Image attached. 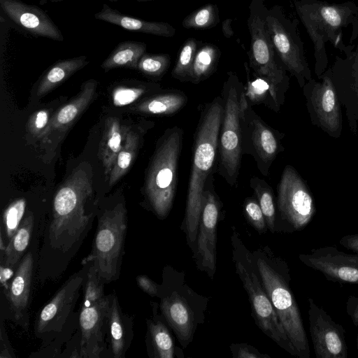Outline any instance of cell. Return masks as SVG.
Instances as JSON below:
<instances>
[{"label":"cell","instance_id":"24","mask_svg":"<svg viewBox=\"0 0 358 358\" xmlns=\"http://www.w3.org/2000/svg\"><path fill=\"white\" fill-rule=\"evenodd\" d=\"M94 17L139 33L164 37H171L176 34V29L167 22H150L133 17L110 8L107 4H103L101 10L94 15Z\"/></svg>","mask_w":358,"mask_h":358},{"label":"cell","instance_id":"18","mask_svg":"<svg viewBox=\"0 0 358 358\" xmlns=\"http://www.w3.org/2000/svg\"><path fill=\"white\" fill-rule=\"evenodd\" d=\"M299 258L329 281L358 285V253L348 254L331 245L313 249Z\"/></svg>","mask_w":358,"mask_h":358},{"label":"cell","instance_id":"19","mask_svg":"<svg viewBox=\"0 0 358 358\" xmlns=\"http://www.w3.org/2000/svg\"><path fill=\"white\" fill-rule=\"evenodd\" d=\"M1 14L8 22L35 36L62 41L64 36L45 11L20 0H0Z\"/></svg>","mask_w":358,"mask_h":358},{"label":"cell","instance_id":"27","mask_svg":"<svg viewBox=\"0 0 358 358\" xmlns=\"http://www.w3.org/2000/svg\"><path fill=\"white\" fill-rule=\"evenodd\" d=\"M244 65L247 74L245 96L248 103L251 106L264 104L269 109L278 112L285 102V97H283L266 79L255 75L254 79H251L249 64L245 62Z\"/></svg>","mask_w":358,"mask_h":358},{"label":"cell","instance_id":"32","mask_svg":"<svg viewBox=\"0 0 358 358\" xmlns=\"http://www.w3.org/2000/svg\"><path fill=\"white\" fill-rule=\"evenodd\" d=\"M33 227L34 216L29 213L22 220L17 231L6 244L2 264L13 269L17 268L29 244Z\"/></svg>","mask_w":358,"mask_h":358},{"label":"cell","instance_id":"17","mask_svg":"<svg viewBox=\"0 0 358 358\" xmlns=\"http://www.w3.org/2000/svg\"><path fill=\"white\" fill-rule=\"evenodd\" d=\"M212 174L208 179L202 199L197 234V259L201 268L213 277L216 268L217 222L221 203L215 192Z\"/></svg>","mask_w":358,"mask_h":358},{"label":"cell","instance_id":"37","mask_svg":"<svg viewBox=\"0 0 358 358\" xmlns=\"http://www.w3.org/2000/svg\"><path fill=\"white\" fill-rule=\"evenodd\" d=\"M218 22L217 7L208 3L188 15L182 24L186 29H206L215 26Z\"/></svg>","mask_w":358,"mask_h":358},{"label":"cell","instance_id":"40","mask_svg":"<svg viewBox=\"0 0 358 358\" xmlns=\"http://www.w3.org/2000/svg\"><path fill=\"white\" fill-rule=\"evenodd\" d=\"M245 215L250 224L259 233L266 231V223L257 199L247 197L244 201Z\"/></svg>","mask_w":358,"mask_h":358},{"label":"cell","instance_id":"2","mask_svg":"<svg viewBox=\"0 0 358 358\" xmlns=\"http://www.w3.org/2000/svg\"><path fill=\"white\" fill-rule=\"evenodd\" d=\"M92 195V176L77 167L54 197L52 217L47 234L51 250L67 253L83 237L93 215V213L86 210Z\"/></svg>","mask_w":358,"mask_h":358},{"label":"cell","instance_id":"43","mask_svg":"<svg viewBox=\"0 0 358 358\" xmlns=\"http://www.w3.org/2000/svg\"><path fill=\"white\" fill-rule=\"evenodd\" d=\"M138 287L151 296H158L160 293V285L152 280L145 275H140L136 278Z\"/></svg>","mask_w":358,"mask_h":358},{"label":"cell","instance_id":"8","mask_svg":"<svg viewBox=\"0 0 358 358\" xmlns=\"http://www.w3.org/2000/svg\"><path fill=\"white\" fill-rule=\"evenodd\" d=\"M268 9L263 0H251L248 18L250 34L249 66L253 75L266 79L285 97L289 78L274 49L267 28Z\"/></svg>","mask_w":358,"mask_h":358},{"label":"cell","instance_id":"48","mask_svg":"<svg viewBox=\"0 0 358 358\" xmlns=\"http://www.w3.org/2000/svg\"><path fill=\"white\" fill-rule=\"evenodd\" d=\"M232 20L226 19L222 22V30L224 37L230 38L234 35V31L231 27Z\"/></svg>","mask_w":358,"mask_h":358},{"label":"cell","instance_id":"35","mask_svg":"<svg viewBox=\"0 0 358 358\" xmlns=\"http://www.w3.org/2000/svg\"><path fill=\"white\" fill-rule=\"evenodd\" d=\"M161 90V86L154 83L131 87L119 86L113 92V103L116 106H124L134 103L144 95H150Z\"/></svg>","mask_w":358,"mask_h":358},{"label":"cell","instance_id":"31","mask_svg":"<svg viewBox=\"0 0 358 358\" xmlns=\"http://www.w3.org/2000/svg\"><path fill=\"white\" fill-rule=\"evenodd\" d=\"M148 348L150 357L173 358L175 346L173 337L166 325L156 317L148 320Z\"/></svg>","mask_w":358,"mask_h":358},{"label":"cell","instance_id":"13","mask_svg":"<svg viewBox=\"0 0 358 358\" xmlns=\"http://www.w3.org/2000/svg\"><path fill=\"white\" fill-rule=\"evenodd\" d=\"M236 272L243 282L259 328L292 355L296 352L289 341L264 286L256 273L241 261L236 262Z\"/></svg>","mask_w":358,"mask_h":358},{"label":"cell","instance_id":"26","mask_svg":"<svg viewBox=\"0 0 358 358\" xmlns=\"http://www.w3.org/2000/svg\"><path fill=\"white\" fill-rule=\"evenodd\" d=\"M132 324L129 323V317L124 315L115 294L110 295V304L108 313V329L112 356L114 358L124 357L132 338Z\"/></svg>","mask_w":358,"mask_h":358},{"label":"cell","instance_id":"12","mask_svg":"<svg viewBox=\"0 0 358 358\" xmlns=\"http://www.w3.org/2000/svg\"><path fill=\"white\" fill-rule=\"evenodd\" d=\"M278 208L283 220L295 230H302L315 214L312 193L297 171L287 165L278 186Z\"/></svg>","mask_w":358,"mask_h":358},{"label":"cell","instance_id":"6","mask_svg":"<svg viewBox=\"0 0 358 358\" xmlns=\"http://www.w3.org/2000/svg\"><path fill=\"white\" fill-rule=\"evenodd\" d=\"M256 265L263 286L296 350V357L309 358L308 337L298 304L289 285L287 268L285 266L282 270L276 269L262 258L257 259Z\"/></svg>","mask_w":358,"mask_h":358},{"label":"cell","instance_id":"39","mask_svg":"<svg viewBox=\"0 0 358 358\" xmlns=\"http://www.w3.org/2000/svg\"><path fill=\"white\" fill-rule=\"evenodd\" d=\"M26 205L24 198L17 199L10 203L3 213V220L8 242L15 235L22 222Z\"/></svg>","mask_w":358,"mask_h":358},{"label":"cell","instance_id":"46","mask_svg":"<svg viewBox=\"0 0 358 358\" xmlns=\"http://www.w3.org/2000/svg\"><path fill=\"white\" fill-rule=\"evenodd\" d=\"M14 269L10 267L6 266L3 264H1L0 268V280L2 286L4 288L5 292L8 290L9 286L8 285V281L14 276Z\"/></svg>","mask_w":358,"mask_h":358},{"label":"cell","instance_id":"21","mask_svg":"<svg viewBox=\"0 0 358 358\" xmlns=\"http://www.w3.org/2000/svg\"><path fill=\"white\" fill-rule=\"evenodd\" d=\"M34 271L32 252H27L18 264L6 296L16 322L27 324V312Z\"/></svg>","mask_w":358,"mask_h":358},{"label":"cell","instance_id":"50","mask_svg":"<svg viewBox=\"0 0 358 358\" xmlns=\"http://www.w3.org/2000/svg\"><path fill=\"white\" fill-rule=\"evenodd\" d=\"M148 1H152V0H137V1H139V2Z\"/></svg>","mask_w":358,"mask_h":358},{"label":"cell","instance_id":"41","mask_svg":"<svg viewBox=\"0 0 358 358\" xmlns=\"http://www.w3.org/2000/svg\"><path fill=\"white\" fill-rule=\"evenodd\" d=\"M52 115L48 109H41L33 113L28 121V129L34 137L43 138L48 128Z\"/></svg>","mask_w":358,"mask_h":358},{"label":"cell","instance_id":"47","mask_svg":"<svg viewBox=\"0 0 358 358\" xmlns=\"http://www.w3.org/2000/svg\"><path fill=\"white\" fill-rule=\"evenodd\" d=\"M7 338L6 336V332H4V329H3V327H1V338L3 339L5 342V344H3V343H1V355H0V357H13V355L10 354V350L11 348H8L7 347V344H8V341L6 340V338Z\"/></svg>","mask_w":358,"mask_h":358},{"label":"cell","instance_id":"30","mask_svg":"<svg viewBox=\"0 0 358 358\" xmlns=\"http://www.w3.org/2000/svg\"><path fill=\"white\" fill-rule=\"evenodd\" d=\"M146 47L143 42H122L115 48L101 66L105 71L115 68L137 69L138 61L145 53Z\"/></svg>","mask_w":358,"mask_h":358},{"label":"cell","instance_id":"4","mask_svg":"<svg viewBox=\"0 0 358 358\" xmlns=\"http://www.w3.org/2000/svg\"><path fill=\"white\" fill-rule=\"evenodd\" d=\"M221 97L222 117L218 140L217 171L231 187H236L239 176L242 151V129L246 105L245 85L238 76L227 72Z\"/></svg>","mask_w":358,"mask_h":358},{"label":"cell","instance_id":"15","mask_svg":"<svg viewBox=\"0 0 358 358\" xmlns=\"http://www.w3.org/2000/svg\"><path fill=\"white\" fill-rule=\"evenodd\" d=\"M71 275L54 297L40 311L35 332L43 338L62 331L69 315L73 313L82 285L85 281L90 264Z\"/></svg>","mask_w":358,"mask_h":358},{"label":"cell","instance_id":"20","mask_svg":"<svg viewBox=\"0 0 358 358\" xmlns=\"http://www.w3.org/2000/svg\"><path fill=\"white\" fill-rule=\"evenodd\" d=\"M159 308L168 325L176 335L183 348L192 341L197 322L193 303L182 295L181 292H164L160 285Z\"/></svg>","mask_w":358,"mask_h":358},{"label":"cell","instance_id":"33","mask_svg":"<svg viewBox=\"0 0 358 358\" xmlns=\"http://www.w3.org/2000/svg\"><path fill=\"white\" fill-rule=\"evenodd\" d=\"M220 51L212 44H205L196 52L189 82L197 85L208 78L216 70Z\"/></svg>","mask_w":358,"mask_h":358},{"label":"cell","instance_id":"23","mask_svg":"<svg viewBox=\"0 0 358 358\" xmlns=\"http://www.w3.org/2000/svg\"><path fill=\"white\" fill-rule=\"evenodd\" d=\"M184 92L178 89L161 90L148 95L131 108L137 113L148 116H171L187 103Z\"/></svg>","mask_w":358,"mask_h":358},{"label":"cell","instance_id":"45","mask_svg":"<svg viewBox=\"0 0 358 358\" xmlns=\"http://www.w3.org/2000/svg\"><path fill=\"white\" fill-rule=\"evenodd\" d=\"M339 243L346 249L358 253V234L346 235L341 238Z\"/></svg>","mask_w":358,"mask_h":358},{"label":"cell","instance_id":"34","mask_svg":"<svg viewBox=\"0 0 358 358\" xmlns=\"http://www.w3.org/2000/svg\"><path fill=\"white\" fill-rule=\"evenodd\" d=\"M250 185L262 210L267 227L273 232L275 224V206L272 187L266 180L257 176L250 178Z\"/></svg>","mask_w":358,"mask_h":358},{"label":"cell","instance_id":"16","mask_svg":"<svg viewBox=\"0 0 358 358\" xmlns=\"http://www.w3.org/2000/svg\"><path fill=\"white\" fill-rule=\"evenodd\" d=\"M309 331L317 358H346L348 346L343 327L308 298Z\"/></svg>","mask_w":358,"mask_h":358},{"label":"cell","instance_id":"44","mask_svg":"<svg viewBox=\"0 0 358 358\" xmlns=\"http://www.w3.org/2000/svg\"><path fill=\"white\" fill-rule=\"evenodd\" d=\"M346 313L352 323L358 326V296H350L345 303Z\"/></svg>","mask_w":358,"mask_h":358},{"label":"cell","instance_id":"14","mask_svg":"<svg viewBox=\"0 0 358 358\" xmlns=\"http://www.w3.org/2000/svg\"><path fill=\"white\" fill-rule=\"evenodd\" d=\"M322 81L311 79L303 87L312 124L329 136L339 138L342 132L341 102L331 77L324 74Z\"/></svg>","mask_w":358,"mask_h":358},{"label":"cell","instance_id":"51","mask_svg":"<svg viewBox=\"0 0 358 358\" xmlns=\"http://www.w3.org/2000/svg\"><path fill=\"white\" fill-rule=\"evenodd\" d=\"M357 350H358V335L357 336Z\"/></svg>","mask_w":358,"mask_h":358},{"label":"cell","instance_id":"9","mask_svg":"<svg viewBox=\"0 0 358 358\" xmlns=\"http://www.w3.org/2000/svg\"><path fill=\"white\" fill-rule=\"evenodd\" d=\"M104 284L94 266L90 264L79 315L81 331L79 357L99 358L103 352L110 304V295H104Z\"/></svg>","mask_w":358,"mask_h":358},{"label":"cell","instance_id":"42","mask_svg":"<svg viewBox=\"0 0 358 358\" xmlns=\"http://www.w3.org/2000/svg\"><path fill=\"white\" fill-rule=\"evenodd\" d=\"M234 357L238 358H262L269 357L268 355L261 354L256 348L245 345L238 344L231 346Z\"/></svg>","mask_w":358,"mask_h":358},{"label":"cell","instance_id":"10","mask_svg":"<svg viewBox=\"0 0 358 358\" xmlns=\"http://www.w3.org/2000/svg\"><path fill=\"white\" fill-rule=\"evenodd\" d=\"M266 25L279 59L287 71L303 88L312 76L296 21L291 20L285 15L281 6L275 5L268 9Z\"/></svg>","mask_w":358,"mask_h":358},{"label":"cell","instance_id":"38","mask_svg":"<svg viewBox=\"0 0 358 358\" xmlns=\"http://www.w3.org/2000/svg\"><path fill=\"white\" fill-rule=\"evenodd\" d=\"M170 61L167 54L145 53L138 61L137 70L147 76L161 78L169 69Z\"/></svg>","mask_w":358,"mask_h":358},{"label":"cell","instance_id":"1","mask_svg":"<svg viewBox=\"0 0 358 358\" xmlns=\"http://www.w3.org/2000/svg\"><path fill=\"white\" fill-rule=\"evenodd\" d=\"M222 111L221 96L207 103L202 109L194 135L185 217L190 245L197 237L206 183L215 171Z\"/></svg>","mask_w":358,"mask_h":358},{"label":"cell","instance_id":"52","mask_svg":"<svg viewBox=\"0 0 358 358\" xmlns=\"http://www.w3.org/2000/svg\"><path fill=\"white\" fill-rule=\"evenodd\" d=\"M110 1H119V0H108Z\"/></svg>","mask_w":358,"mask_h":358},{"label":"cell","instance_id":"25","mask_svg":"<svg viewBox=\"0 0 358 358\" xmlns=\"http://www.w3.org/2000/svg\"><path fill=\"white\" fill-rule=\"evenodd\" d=\"M127 129L121 124L116 117H110L105 121L99 147V157L108 180L116 157L123 146Z\"/></svg>","mask_w":358,"mask_h":358},{"label":"cell","instance_id":"22","mask_svg":"<svg viewBox=\"0 0 358 358\" xmlns=\"http://www.w3.org/2000/svg\"><path fill=\"white\" fill-rule=\"evenodd\" d=\"M97 84V81L94 79L84 83L79 93L52 115L48 128L42 139L45 140L52 134L62 133L67 130L94 99Z\"/></svg>","mask_w":358,"mask_h":358},{"label":"cell","instance_id":"49","mask_svg":"<svg viewBox=\"0 0 358 358\" xmlns=\"http://www.w3.org/2000/svg\"><path fill=\"white\" fill-rule=\"evenodd\" d=\"M44 2H46V1H51V2H58V1H62L63 0H43Z\"/></svg>","mask_w":358,"mask_h":358},{"label":"cell","instance_id":"28","mask_svg":"<svg viewBox=\"0 0 358 358\" xmlns=\"http://www.w3.org/2000/svg\"><path fill=\"white\" fill-rule=\"evenodd\" d=\"M88 64L85 55L55 62L41 77L37 88L38 96L47 94Z\"/></svg>","mask_w":358,"mask_h":358},{"label":"cell","instance_id":"29","mask_svg":"<svg viewBox=\"0 0 358 358\" xmlns=\"http://www.w3.org/2000/svg\"><path fill=\"white\" fill-rule=\"evenodd\" d=\"M145 131L143 128L138 131L127 129L123 146L116 157L108 178L110 186L115 184L133 164Z\"/></svg>","mask_w":358,"mask_h":358},{"label":"cell","instance_id":"5","mask_svg":"<svg viewBox=\"0 0 358 358\" xmlns=\"http://www.w3.org/2000/svg\"><path fill=\"white\" fill-rule=\"evenodd\" d=\"M294 7L313 43L315 71L320 77L328 64L325 43H336L341 29L358 17V8L352 2L329 4L317 0H295Z\"/></svg>","mask_w":358,"mask_h":358},{"label":"cell","instance_id":"11","mask_svg":"<svg viewBox=\"0 0 358 358\" xmlns=\"http://www.w3.org/2000/svg\"><path fill=\"white\" fill-rule=\"evenodd\" d=\"M284 134L269 126L246 102L242 129V151L252 157L259 171L267 176L277 156L284 150Z\"/></svg>","mask_w":358,"mask_h":358},{"label":"cell","instance_id":"7","mask_svg":"<svg viewBox=\"0 0 358 358\" xmlns=\"http://www.w3.org/2000/svg\"><path fill=\"white\" fill-rule=\"evenodd\" d=\"M126 229L127 210L123 203L99 215L92 251L81 264H92L105 284L118 278Z\"/></svg>","mask_w":358,"mask_h":358},{"label":"cell","instance_id":"3","mask_svg":"<svg viewBox=\"0 0 358 358\" xmlns=\"http://www.w3.org/2000/svg\"><path fill=\"white\" fill-rule=\"evenodd\" d=\"M183 135L182 129L177 125L166 129L157 142L146 170L145 198L161 219L170 213L176 194Z\"/></svg>","mask_w":358,"mask_h":358},{"label":"cell","instance_id":"36","mask_svg":"<svg viewBox=\"0 0 358 358\" xmlns=\"http://www.w3.org/2000/svg\"><path fill=\"white\" fill-rule=\"evenodd\" d=\"M197 43L194 38H189L182 45L171 76L180 82H189L190 73L195 55Z\"/></svg>","mask_w":358,"mask_h":358}]
</instances>
